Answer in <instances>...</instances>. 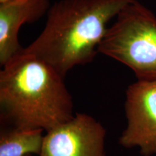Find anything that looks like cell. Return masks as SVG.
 <instances>
[{
	"instance_id": "cell-5",
	"label": "cell",
	"mask_w": 156,
	"mask_h": 156,
	"mask_svg": "<svg viewBox=\"0 0 156 156\" xmlns=\"http://www.w3.org/2000/svg\"><path fill=\"white\" fill-rule=\"evenodd\" d=\"M106 134L93 116L76 113L68 122L46 132L39 156H106Z\"/></svg>"
},
{
	"instance_id": "cell-6",
	"label": "cell",
	"mask_w": 156,
	"mask_h": 156,
	"mask_svg": "<svg viewBox=\"0 0 156 156\" xmlns=\"http://www.w3.org/2000/svg\"><path fill=\"white\" fill-rule=\"evenodd\" d=\"M50 0H7L0 2V64L5 65L24 50L18 40L20 27L48 12Z\"/></svg>"
},
{
	"instance_id": "cell-2",
	"label": "cell",
	"mask_w": 156,
	"mask_h": 156,
	"mask_svg": "<svg viewBox=\"0 0 156 156\" xmlns=\"http://www.w3.org/2000/svg\"><path fill=\"white\" fill-rule=\"evenodd\" d=\"M134 0H60L51 6L45 28L24 51L41 58L65 77L93 62L107 24Z\"/></svg>"
},
{
	"instance_id": "cell-1",
	"label": "cell",
	"mask_w": 156,
	"mask_h": 156,
	"mask_svg": "<svg viewBox=\"0 0 156 156\" xmlns=\"http://www.w3.org/2000/svg\"><path fill=\"white\" fill-rule=\"evenodd\" d=\"M64 77L41 58L23 51L0 72L2 126L45 132L75 116Z\"/></svg>"
},
{
	"instance_id": "cell-7",
	"label": "cell",
	"mask_w": 156,
	"mask_h": 156,
	"mask_svg": "<svg viewBox=\"0 0 156 156\" xmlns=\"http://www.w3.org/2000/svg\"><path fill=\"white\" fill-rule=\"evenodd\" d=\"M41 129L24 130L2 126L0 132V156L40 155L44 134Z\"/></svg>"
},
{
	"instance_id": "cell-4",
	"label": "cell",
	"mask_w": 156,
	"mask_h": 156,
	"mask_svg": "<svg viewBox=\"0 0 156 156\" xmlns=\"http://www.w3.org/2000/svg\"><path fill=\"white\" fill-rule=\"evenodd\" d=\"M127 126L119 137L124 147L156 154V80H138L128 87L124 104Z\"/></svg>"
},
{
	"instance_id": "cell-3",
	"label": "cell",
	"mask_w": 156,
	"mask_h": 156,
	"mask_svg": "<svg viewBox=\"0 0 156 156\" xmlns=\"http://www.w3.org/2000/svg\"><path fill=\"white\" fill-rule=\"evenodd\" d=\"M98 52L129 67L138 80H156V17L136 0L107 29Z\"/></svg>"
},
{
	"instance_id": "cell-8",
	"label": "cell",
	"mask_w": 156,
	"mask_h": 156,
	"mask_svg": "<svg viewBox=\"0 0 156 156\" xmlns=\"http://www.w3.org/2000/svg\"><path fill=\"white\" fill-rule=\"evenodd\" d=\"M5 1H7V0H0V2H5Z\"/></svg>"
},
{
	"instance_id": "cell-9",
	"label": "cell",
	"mask_w": 156,
	"mask_h": 156,
	"mask_svg": "<svg viewBox=\"0 0 156 156\" xmlns=\"http://www.w3.org/2000/svg\"><path fill=\"white\" fill-rule=\"evenodd\" d=\"M27 156H32V155H27Z\"/></svg>"
}]
</instances>
